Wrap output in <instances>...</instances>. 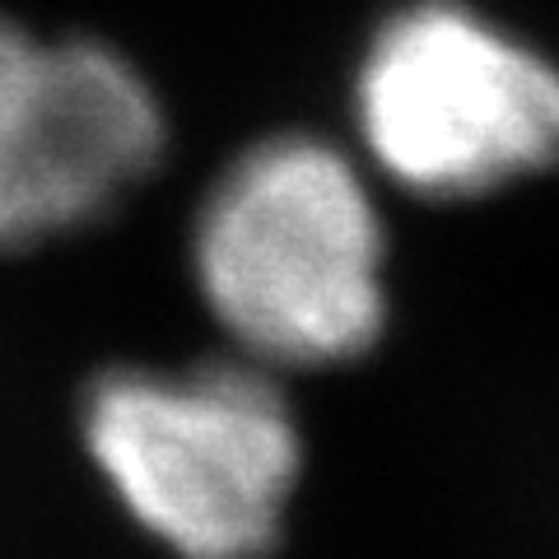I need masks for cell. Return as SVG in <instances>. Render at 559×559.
<instances>
[{
	"instance_id": "obj_4",
	"label": "cell",
	"mask_w": 559,
	"mask_h": 559,
	"mask_svg": "<svg viewBox=\"0 0 559 559\" xmlns=\"http://www.w3.org/2000/svg\"><path fill=\"white\" fill-rule=\"evenodd\" d=\"M159 154L164 112L131 61L0 20V252L103 219Z\"/></svg>"
},
{
	"instance_id": "obj_1",
	"label": "cell",
	"mask_w": 559,
	"mask_h": 559,
	"mask_svg": "<svg viewBox=\"0 0 559 559\" xmlns=\"http://www.w3.org/2000/svg\"><path fill=\"white\" fill-rule=\"evenodd\" d=\"M219 326L261 369H322L382 336V224L364 178L318 135H271L224 168L191 234Z\"/></svg>"
},
{
	"instance_id": "obj_2",
	"label": "cell",
	"mask_w": 559,
	"mask_h": 559,
	"mask_svg": "<svg viewBox=\"0 0 559 559\" xmlns=\"http://www.w3.org/2000/svg\"><path fill=\"white\" fill-rule=\"evenodd\" d=\"M117 499L182 559H261L299 480V429L266 369H117L84 396Z\"/></svg>"
},
{
	"instance_id": "obj_3",
	"label": "cell",
	"mask_w": 559,
	"mask_h": 559,
	"mask_svg": "<svg viewBox=\"0 0 559 559\" xmlns=\"http://www.w3.org/2000/svg\"><path fill=\"white\" fill-rule=\"evenodd\" d=\"M355 112L419 197H485L559 159V70L462 0H415L373 33Z\"/></svg>"
}]
</instances>
